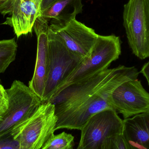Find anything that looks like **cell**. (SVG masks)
<instances>
[{"instance_id":"obj_1","label":"cell","mask_w":149,"mask_h":149,"mask_svg":"<svg viewBox=\"0 0 149 149\" xmlns=\"http://www.w3.org/2000/svg\"><path fill=\"white\" fill-rule=\"evenodd\" d=\"M135 67L120 65L107 69L65 88L49 102L55 107V130H81L94 115L114 109L111 96L115 89L125 81L137 79Z\"/></svg>"},{"instance_id":"obj_2","label":"cell","mask_w":149,"mask_h":149,"mask_svg":"<svg viewBox=\"0 0 149 149\" xmlns=\"http://www.w3.org/2000/svg\"><path fill=\"white\" fill-rule=\"evenodd\" d=\"M121 53L119 37L114 35H99L90 56L83 60L57 88L50 101L72 84L108 69L112 62L119 58Z\"/></svg>"},{"instance_id":"obj_3","label":"cell","mask_w":149,"mask_h":149,"mask_svg":"<svg viewBox=\"0 0 149 149\" xmlns=\"http://www.w3.org/2000/svg\"><path fill=\"white\" fill-rule=\"evenodd\" d=\"M56 123L54 104L42 102L32 116L9 134L18 141L19 149H42L54 135Z\"/></svg>"},{"instance_id":"obj_4","label":"cell","mask_w":149,"mask_h":149,"mask_svg":"<svg viewBox=\"0 0 149 149\" xmlns=\"http://www.w3.org/2000/svg\"><path fill=\"white\" fill-rule=\"evenodd\" d=\"M6 90L9 105L0 118V138L27 120L42 103L29 86L20 81H14L10 87Z\"/></svg>"},{"instance_id":"obj_5","label":"cell","mask_w":149,"mask_h":149,"mask_svg":"<svg viewBox=\"0 0 149 149\" xmlns=\"http://www.w3.org/2000/svg\"><path fill=\"white\" fill-rule=\"evenodd\" d=\"M123 26L133 54L149 57V0H129L124 5Z\"/></svg>"},{"instance_id":"obj_6","label":"cell","mask_w":149,"mask_h":149,"mask_svg":"<svg viewBox=\"0 0 149 149\" xmlns=\"http://www.w3.org/2000/svg\"><path fill=\"white\" fill-rule=\"evenodd\" d=\"M49 68L42 102H48L57 88L82 62L71 52L49 30Z\"/></svg>"},{"instance_id":"obj_7","label":"cell","mask_w":149,"mask_h":149,"mask_svg":"<svg viewBox=\"0 0 149 149\" xmlns=\"http://www.w3.org/2000/svg\"><path fill=\"white\" fill-rule=\"evenodd\" d=\"M123 120L116 110L108 109L93 115L81 129L80 140L76 149H101L104 140L122 134Z\"/></svg>"},{"instance_id":"obj_8","label":"cell","mask_w":149,"mask_h":149,"mask_svg":"<svg viewBox=\"0 0 149 149\" xmlns=\"http://www.w3.org/2000/svg\"><path fill=\"white\" fill-rule=\"evenodd\" d=\"M49 30L82 61L90 56L99 36L93 29L76 19L62 23L49 24Z\"/></svg>"},{"instance_id":"obj_9","label":"cell","mask_w":149,"mask_h":149,"mask_svg":"<svg viewBox=\"0 0 149 149\" xmlns=\"http://www.w3.org/2000/svg\"><path fill=\"white\" fill-rule=\"evenodd\" d=\"M111 100L114 109L124 119L149 112V93L137 79L117 87L112 93Z\"/></svg>"},{"instance_id":"obj_10","label":"cell","mask_w":149,"mask_h":149,"mask_svg":"<svg viewBox=\"0 0 149 149\" xmlns=\"http://www.w3.org/2000/svg\"><path fill=\"white\" fill-rule=\"evenodd\" d=\"M33 29L37 37V50L34 73L29 82V87L42 102L49 68V22L39 15Z\"/></svg>"},{"instance_id":"obj_11","label":"cell","mask_w":149,"mask_h":149,"mask_svg":"<svg viewBox=\"0 0 149 149\" xmlns=\"http://www.w3.org/2000/svg\"><path fill=\"white\" fill-rule=\"evenodd\" d=\"M11 16L3 24L12 27L17 38L31 33L36 20L41 14L42 0H12Z\"/></svg>"},{"instance_id":"obj_12","label":"cell","mask_w":149,"mask_h":149,"mask_svg":"<svg viewBox=\"0 0 149 149\" xmlns=\"http://www.w3.org/2000/svg\"><path fill=\"white\" fill-rule=\"evenodd\" d=\"M123 134L129 149H149V112L124 119Z\"/></svg>"},{"instance_id":"obj_13","label":"cell","mask_w":149,"mask_h":149,"mask_svg":"<svg viewBox=\"0 0 149 149\" xmlns=\"http://www.w3.org/2000/svg\"><path fill=\"white\" fill-rule=\"evenodd\" d=\"M82 8L81 0H56L40 15L49 24L62 23L75 19L82 12Z\"/></svg>"},{"instance_id":"obj_14","label":"cell","mask_w":149,"mask_h":149,"mask_svg":"<svg viewBox=\"0 0 149 149\" xmlns=\"http://www.w3.org/2000/svg\"><path fill=\"white\" fill-rule=\"evenodd\" d=\"M17 48L15 38L0 40V74L3 73L15 61Z\"/></svg>"},{"instance_id":"obj_15","label":"cell","mask_w":149,"mask_h":149,"mask_svg":"<svg viewBox=\"0 0 149 149\" xmlns=\"http://www.w3.org/2000/svg\"><path fill=\"white\" fill-rule=\"evenodd\" d=\"M74 136L63 132L53 135L45 143L42 149H73Z\"/></svg>"},{"instance_id":"obj_16","label":"cell","mask_w":149,"mask_h":149,"mask_svg":"<svg viewBox=\"0 0 149 149\" xmlns=\"http://www.w3.org/2000/svg\"><path fill=\"white\" fill-rule=\"evenodd\" d=\"M101 149H129L122 134L107 137L102 143Z\"/></svg>"},{"instance_id":"obj_17","label":"cell","mask_w":149,"mask_h":149,"mask_svg":"<svg viewBox=\"0 0 149 149\" xmlns=\"http://www.w3.org/2000/svg\"><path fill=\"white\" fill-rule=\"evenodd\" d=\"M18 141L10 135L8 134L0 138V149H19Z\"/></svg>"},{"instance_id":"obj_18","label":"cell","mask_w":149,"mask_h":149,"mask_svg":"<svg viewBox=\"0 0 149 149\" xmlns=\"http://www.w3.org/2000/svg\"><path fill=\"white\" fill-rule=\"evenodd\" d=\"M8 94L2 85L0 86V117L4 113L8 107Z\"/></svg>"},{"instance_id":"obj_19","label":"cell","mask_w":149,"mask_h":149,"mask_svg":"<svg viewBox=\"0 0 149 149\" xmlns=\"http://www.w3.org/2000/svg\"><path fill=\"white\" fill-rule=\"evenodd\" d=\"M140 72L145 76L149 85V61L143 65Z\"/></svg>"},{"instance_id":"obj_20","label":"cell","mask_w":149,"mask_h":149,"mask_svg":"<svg viewBox=\"0 0 149 149\" xmlns=\"http://www.w3.org/2000/svg\"><path fill=\"white\" fill-rule=\"evenodd\" d=\"M56 1V0H42L41 12L45 10L47 8H49L51 5H52Z\"/></svg>"},{"instance_id":"obj_21","label":"cell","mask_w":149,"mask_h":149,"mask_svg":"<svg viewBox=\"0 0 149 149\" xmlns=\"http://www.w3.org/2000/svg\"><path fill=\"white\" fill-rule=\"evenodd\" d=\"M8 1V0H0V2L2 3L6 1Z\"/></svg>"},{"instance_id":"obj_22","label":"cell","mask_w":149,"mask_h":149,"mask_svg":"<svg viewBox=\"0 0 149 149\" xmlns=\"http://www.w3.org/2000/svg\"><path fill=\"white\" fill-rule=\"evenodd\" d=\"M1 83H0V86H1Z\"/></svg>"},{"instance_id":"obj_23","label":"cell","mask_w":149,"mask_h":149,"mask_svg":"<svg viewBox=\"0 0 149 149\" xmlns=\"http://www.w3.org/2000/svg\"><path fill=\"white\" fill-rule=\"evenodd\" d=\"M0 118H1V117H0Z\"/></svg>"}]
</instances>
